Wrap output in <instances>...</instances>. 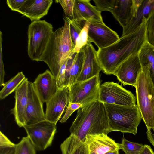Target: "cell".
<instances>
[{"label":"cell","mask_w":154,"mask_h":154,"mask_svg":"<svg viewBox=\"0 0 154 154\" xmlns=\"http://www.w3.org/2000/svg\"><path fill=\"white\" fill-rule=\"evenodd\" d=\"M146 21L135 31L121 36L118 41L110 46L97 51L102 71L104 73L113 75L124 61L131 56L138 54L146 42Z\"/></svg>","instance_id":"obj_1"},{"label":"cell","mask_w":154,"mask_h":154,"mask_svg":"<svg viewBox=\"0 0 154 154\" xmlns=\"http://www.w3.org/2000/svg\"><path fill=\"white\" fill-rule=\"evenodd\" d=\"M69 131L83 142L87 135L112 131L104 103L97 100L79 108Z\"/></svg>","instance_id":"obj_2"},{"label":"cell","mask_w":154,"mask_h":154,"mask_svg":"<svg viewBox=\"0 0 154 154\" xmlns=\"http://www.w3.org/2000/svg\"><path fill=\"white\" fill-rule=\"evenodd\" d=\"M63 19V26L52 34L41 60L47 64L56 78L61 65L73 52L75 47L70 38L69 23Z\"/></svg>","instance_id":"obj_3"},{"label":"cell","mask_w":154,"mask_h":154,"mask_svg":"<svg viewBox=\"0 0 154 154\" xmlns=\"http://www.w3.org/2000/svg\"><path fill=\"white\" fill-rule=\"evenodd\" d=\"M137 105L147 129L154 132V83L150 70L146 65L142 66L136 87Z\"/></svg>","instance_id":"obj_4"},{"label":"cell","mask_w":154,"mask_h":154,"mask_svg":"<svg viewBox=\"0 0 154 154\" xmlns=\"http://www.w3.org/2000/svg\"><path fill=\"white\" fill-rule=\"evenodd\" d=\"M112 131L136 135L142 119L137 105L128 106L104 103Z\"/></svg>","instance_id":"obj_5"},{"label":"cell","mask_w":154,"mask_h":154,"mask_svg":"<svg viewBox=\"0 0 154 154\" xmlns=\"http://www.w3.org/2000/svg\"><path fill=\"white\" fill-rule=\"evenodd\" d=\"M54 32L52 25L45 20L34 21L29 25L27 52L32 60L41 61Z\"/></svg>","instance_id":"obj_6"},{"label":"cell","mask_w":154,"mask_h":154,"mask_svg":"<svg viewBox=\"0 0 154 154\" xmlns=\"http://www.w3.org/2000/svg\"><path fill=\"white\" fill-rule=\"evenodd\" d=\"M100 75L87 80L76 81L69 88V102L80 103L82 106L98 100Z\"/></svg>","instance_id":"obj_7"},{"label":"cell","mask_w":154,"mask_h":154,"mask_svg":"<svg viewBox=\"0 0 154 154\" xmlns=\"http://www.w3.org/2000/svg\"><path fill=\"white\" fill-rule=\"evenodd\" d=\"M98 100L103 103L135 106L136 98L130 91L117 83L106 82L100 85Z\"/></svg>","instance_id":"obj_8"},{"label":"cell","mask_w":154,"mask_h":154,"mask_svg":"<svg viewBox=\"0 0 154 154\" xmlns=\"http://www.w3.org/2000/svg\"><path fill=\"white\" fill-rule=\"evenodd\" d=\"M56 124L45 120L23 127L35 149L42 151L51 145L56 132Z\"/></svg>","instance_id":"obj_9"},{"label":"cell","mask_w":154,"mask_h":154,"mask_svg":"<svg viewBox=\"0 0 154 154\" xmlns=\"http://www.w3.org/2000/svg\"><path fill=\"white\" fill-rule=\"evenodd\" d=\"M69 103V88H58L46 103L45 120L56 124Z\"/></svg>","instance_id":"obj_10"},{"label":"cell","mask_w":154,"mask_h":154,"mask_svg":"<svg viewBox=\"0 0 154 154\" xmlns=\"http://www.w3.org/2000/svg\"><path fill=\"white\" fill-rule=\"evenodd\" d=\"M88 35L90 42H94L98 49L108 47L120 39L117 33L104 23H90Z\"/></svg>","instance_id":"obj_11"},{"label":"cell","mask_w":154,"mask_h":154,"mask_svg":"<svg viewBox=\"0 0 154 154\" xmlns=\"http://www.w3.org/2000/svg\"><path fill=\"white\" fill-rule=\"evenodd\" d=\"M138 54L132 55L118 67L114 74L123 85L135 87L138 75L142 69Z\"/></svg>","instance_id":"obj_12"},{"label":"cell","mask_w":154,"mask_h":154,"mask_svg":"<svg viewBox=\"0 0 154 154\" xmlns=\"http://www.w3.org/2000/svg\"><path fill=\"white\" fill-rule=\"evenodd\" d=\"M43 103L34 88L32 82L29 81L25 125L34 124L45 120Z\"/></svg>","instance_id":"obj_13"},{"label":"cell","mask_w":154,"mask_h":154,"mask_svg":"<svg viewBox=\"0 0 154 154\" xmlns=\"http://www.w3.org/2000/svg\"><path fill=\"white\" fill-rule=\"evenodd\" d=\"M34 88L43 103L48 101L58 89L56 78L48 69L39 74L32 82Z\"/></svg>","instance_id":"obj_14"},{"label":"cell","mask_w":154,"mask_h":154,"mask_svg":"<svg viewBox=\"0 0 154 154\" xmlns=\"http://www.w3.org/2000/svg\"><path fill=\"white\" fill-rule=\"evenodd\" d=\"M83 51L84 60L82 71L76 81H84L99 75L102 69L100 64L97 51L91 44L87 46Z\"/></svg>","instance_id":"obj_15"},{"label":"cell","mask_w":154,"mask_h":154,"mask_svg":"<svg viewBox=\"0 0 154 154\" xmlns=\"http://www.w3.org/2000/svg\"><path fill=\"white\" fill-rule=\"evenodd\" d=\"M141 4L139 0H116L111 13L123 28L134 16Z\"/></svg>","instance_id":"obj_16"},{"label":"cell","mask_w":154,"mask_h":154,"mask_svg":"<svg viewBox=\"0 0 154 154\" xmlns=\"http://www.w3.org/2000/svg\"><path fill=\"white\" fill-rule=\"evenodd\" d=\"M28 79L26 78L15 91V104L11 110L15 121L20 127L25 125L28 98Z\"/></svg>","instance_id":"obj_17"},{"label":"cell","mask_w":154,"mask_h":154,"mask_svg":"<svg viewBox=\"0 0 154 154\" xmlns=\"http://www.w3.org/2000/svg\"><path fill=\"white\" fill-rule=\"evenodd\" d=\"M101 13L90 0H75L73 20H85L90 23H103Z\"/></svg>","instance_id":"obj_18"},{"label":"cell","mask_w":154,"mask_h":154,"mask_svg":"<svg viewBox=\"0 0 154 154\" xmlns=\"http://www.w3.org/2000/svg\"><path fill=\"white\" fill-rule=\"evenodd\" d=\"M53 2L52 0H26L17 12L32 22L39 20L47 14Z\"/></svg>","instance_id":"obj_19"},{"label":"cell","mask_w":154,"mask_h":154,"mask_svg":"<svg viewBox=\"0 0 154 154\" xmlns=\"http://www.w3.org/2000/svg\"><path fill=\"white\" fill-rule=\"evenodd\" d=\"M85 142L90 152L97 154H105L109 152L121 149L120 143L104 134L87 135Z\"/></svg>","instance_id":"obj_20"},{"label":"cell","mask_w":154,"mask_h":154,"mask_svg":"<svg viewBox=\"0 0 154 154\" xmlns=\"http://www.w3.org/2000/svg\"><path fill=\"white\" fill-rule=\"evenodd\" d=\"M154 11V0H143L134 16L128 25L123 28V36L136 31Z\"/></svg>","instance_id":"obj_21"},{"label":"cell","mask_w":154,"mask_h":154,"mask_svg":"<svg viewBox=\"0 0 154 154\" xmlns=\"http://www.w3.org/2000/svg\"><path fill=\"white\" fill-rule=\"evenodd\" d=\"M62 154H90L88 145L70 134L60 145Z\"/></svg>","instance_id":"obj_22"},{"label":"cell","mask_w":154,"mask_h":154,"mask_svg":"<svg viewBox=\"0 0 154 154\" xmlns=\"http://www.w3.org/2000/svg\"><path fill=\"white\" fill-rule=\"evenodd\" d=\"M138 56L142 66L146 65L149 68L154 83V47L145 42L139 51Z\"/></svg>","instance_id":"obj_23"},{"label":"cell","mask_w":154,"mask_h":154,"mask_svg":"<svg viewBox=\"0 0 154 154\" xmlns=\"http://www.w3.org/2000/svg\"><path fill=\"white\" fill-rule=\"evenodd\" d=\"M26 78L23 72H19L5 83L0 91V99H3L15 91Z\"/></svg>","instance_id":"obj_24"},{"label":"cell","mask_w":154,"mask_h":154,"mask_svg":"<svg viewBox=\"0 0 154 154\" xmlns=\"http://www.w3.org/2000/svg\"><path fill=\"white\" fill-rule=\"evenodd\" d=\"M84 60L83 51L77 53L72 65L68 87L75 82L82 71Z\"/></svg>","instance_id":"obj_25"},{"label":"cell","mask_w":154,"mask_h":154,"mask_svg":"<svg viewBox=\"0 0 154 154\" xmlns=\"http://www.w3.org/2000/svg\"><path fill=\"white\" fill-rule=\"evenodd\" d=\"M90 23L86 22L79 34L75 42L73 51L78 53L82 51L87 46L91 44L88 37V28Z\"/></svg>","instance_id":"obj_26"},{"label":"cell","mask_w":154,"mask_h":154,"mask_svg":"<svg viewBox=\"0 0 154 154\" xmlns=\"http://www.w3.org/2000/svg\"><path fill=\"white\" fill-rule=\"evenodd\" d=\"M64 18L66 19L69 23L70 38L75 47L76 41L87 21L82 20H70L65 17Z\"/></svg>","instance_id":"obj_27"},{"label":"cell","mask_w":154,"mask_h":154,"mask_svg":"<svg viewBox=\"0 0 154 154\" xmlns=\"http://www.w3.org/2000/svg\"><path fill=\"white\" fill-rule=\"evenodd\" d=\"M120 144V149L125 154H140L144 146V144L130 141L124 137Z\"/></svg>","instance_id":"obj_28"},{"label":"cell","mask_w":154,"mask_h":154,"mask_svg":"<svg viewBox=\"0 0 154 154\" xmlns=\"http://www.w3.org/2000/svg\"><path fill=\"white\" fill-rule=\"evenodd\" d=\"M15 154H36L35 149L27 136L16 144Z\"/></svg>","instance_id":"obj_29"},{"label":"cell","mask_w":154,"mask_h":154,"mask_svg":"<svg viewBox=\"0 0 154 154\" xmlns=\"http://www.w3.org/2000/svg\"><path fill=\"white\" fill-rule=\"evenodd\" d=\"M146 42L154 47V11L146 21Z\"/></svg>","instance_id":"obj_30"},{"label":"cell","mask_w":154,"mask_h":154,"mask_svg":"<svg viewBox=\"0 0 154 154\" xmlns=\"http://www.w3.org/2000/svg\"><path fill=\"white\" fill-rule=\"evenodd\" d=\"M55 1L61 5L65 14V17L72 20L75 0H57Z\"/></svg>","instance_id":"obj_31"},{"label":"cell","mask_w":154,"mask_h":154,"mask_svg":"<svg viewBox=\"0 0 154 154\" xmlns=\"http://www.w3.org/2000/svg\"><path fill=\"white\" fill-rule=\"evenodd\" d=\"M97 9L100 12L108 11L111 12L116 0H93Z\"/></svg>","instance_id":"obj_32"},{"label":"cell","mask_w":154,"mask_h":154,"mask_svg":"<svg viewBox=\"0 0 154 154\" xmlns=\"http://www.w3.org/2000/svg\"><path fill=\"white\" fill-rule=\"evenodd\" d=\"M77 53V52H73L68 59L65 71L63 83L64 87H68L71 67Z\"/></svg>","instance_id":"obj_33"},{"label":"cell","mask_w":154,"mask_h":154,"mask_svg":"<svg viewBox=\"0 0 154 154\" xmlns=\"http://www.w3.org/2000/svg\"><path fill=\"white\" fill-rule=\"evenodd\" d=\"M82 106V104L80 103L69 102L65 113L60 121V122L61 123L66 122L72 114Z\"/></svg>","instance_id":"obj_34"},{"label":"cell","mask_w":154,"mask_h":154,"mask_svg":"<svg viewBox=\"0 0 154 154\" xmlns=\"http://www.w3.org/2000/svg\"><path fill=\"white\" fill-rule=\"evenodd\" d=\"M26 0H7L6 3L10 9L17 11L21 7Z\"/></svg>","instance_id":"obj_35"},{"label":"cell","mask_w":154,"mask_h":154,"mask_svg":"<svg viewBox=\"0 0 154 154\" xmlns=\"http://www.w3.org/2000/svg\"><path fill=\"white\" fill-rule=\"evenodd\" d=\"M1 131L0 132V147L15 146Z\"/></svg>","instance_id":"obj_36"},{"label":"cell","mask_w":154,"mask_h":154,"mask_svg":"<svg viewBox=\"0 0 154 154\" xmlns=\"http://www.w3.org/2000/svg\"><path fill=\"white\" fill-rule=\"evenodd\" d=\"M16 145L14 146L0 147V154H15Z\"/></svg>","instance_id":"obj_37"},{"label":"cell","mask_w":154,"mask_h":154,"mask_svg":"<svg viewBox=\"0 0 154 154\" xmlns=\"http://www.w3.org/2000/svg\"><path fill=\"white\" fill-rule=\"evenodd\" d=\"M140 154H154V152L150 146L144 144V147Z\"/></svg>","instance_id":"obj_38"},{"label":"cell","mask_w":154,"mask_h":154,"mask_svg":"<svg viewBox=\"0 0 154 154\" xmlns=\"http://www.w3.org/2000/svg\"><path fill=\"white\" fill-rule=\"evenodd\" d=\"M146 134L148 139L154 146V134L150 130L147 129Z\"/></svg>","instance_id":"obj_39"},{"label":"cell","mask_w":154,"mask_h":154,"mask_svg":"<svg viewBox=\"0 0 154 154\" xmlns=\"http://www.w3.org/2000/svg\"><path fill=\"white\" fill-rule=\"evenodd\" d=\"M119 150H116L112 151L109 152L105 154H120Z\"/></svg>","instance_id":"obj_40"},{"label":"cell","mask_w":154,"mask_h":154,"mask_svg":"<svg viewBox=\"0 0 154 154\" xmlns=\"http://www.w3.org/2000/svg\"><path fill=\"white\" fill-rule=\"evenodd\" d=\"M90 154H97L96 153L93 152H90Z\"/></svg>","instance_id":"obj_41"}]
</instances>
